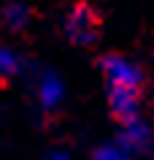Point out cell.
<instances>
[{
    "label": "cell",
    "instance_id": "5",
    "mask_svg": "<svg viewBox=\"0 0 154 160\" xmlns=\"http://www.w3.org/2000/svg\"><path fill=\"white\" fill-rule=\"evenodd\" d=\"M116 138L130 149L133 158H143V155H152L154 152V128L143 117L130 122V125H122Z\"/></svg>",
    "mask_w": 154,
    "mask_h": 160
},
{
    "label": "cell",
    "instance_id": "7",
    "mask_svg": "<svg viewBox=\"0 0 154 160\" xmlns=\"http://www.w3.org/2000/svg\"><path fill=\"white\" fill-rule=\"evenodd\" d=\"M92 160H135V158H133L130 149L114 136V138H108V141H100L92 149Z\"/></svg>",
    "mask_w": 154,
    "mask_h": 160
},
{
    "label": "cell",
    "instance_id": "3",
    "mask_svg": "<svg viewBox=\"0 0 154 160\" xmlns=\"http://www.w3.org/2000/svg\"><path fill=\"white\" fill-rule=\"evenodd\" d=\"M108 111L119 125H130L143 117V98L141 90H122V87H105Z\"/></svg>",
    "mask_w": 154,
    "mask_h": 160
},
{
    "label": "cell",
    "instance_id": "1",
    "mask_svg": "<svg viewBox=\"0 0 154 160\" xmlns=\"http://www.w3.org/2000/svg\"><path fill=\"white\" fill-rule=\"evenodd\" d=\"M62 33L73 46H92L100 38V17L89 3H76L62 19Z\"/></svg>",
    "mask_w": 154,
    "mask_h": 160
},
{
    "label": "cell",
    "instance_id": "8",
    "mask_svg": "<svg viewBox=\"0 0 154 160\" xmlns=\"http://www.w3.org/2000/svg\"><path fill=\"white\" fill-rule=\"evenodd\" d=\"M25 71V57L14 46H0V79H16Z\"/></svg>",
    "mask_w": 154,
    "mask_h": 160
},
{
    "label": "cell",
    "instance_id": "2",
    "mask_svg": "<svg viewBox=\"0 0 154 160\" xmlns=\"http://www.w3.org/2000/svg\"><path fill=\"white\" fill-rule=\"evenodd\" d=\"M100 73L105 87H122V90H141L143 92V82L146 73L143 68L133 62L124 54H103L100 57Z\"/></svg>",
    "mask_w": 154,
    "mask_h": 160
},
{
    "label": "cell",
    "instance_id": "9",
    "mask_svg": "<svg viewBox=\"0 0 154 160\" xmlns=\"http://www.w3.org/2000/svg\"><path fill=\"white\" fill-rule=\"evenodd\" d=\"M43 160H73V155H70L68 149H62V147H54V149L46 152V158Z\"/></svg>",
    "mask_w": 154,
    "mask_h": 160
},
{
    "label": "cell",
    "instance_id": "4",
    "mask_svg": "<svg viewBox=\"0 0 154 160\" xmlns=\"http://www.w3.org/2000/svg\"><path fill=\"white\" fill-rule=\"evenodd\" d=\"M35 101H38V109L43 114L60 111V106L65 103V82H62V76L57 71L43 68L35 76Z\"/></svg>",
    "mask_w": 154,
    "mask_h": 160
},
{
    "label": "cell",
    "instance_id": "6",
    "mask_svg": "<svg viewBox=\"0 0 154 160\" xmlns=\"http://www.w3.org/2000/svg\"><path fill=\"white\" fill-rule=\"evenodd\" d=\"M0 25L8 33H25L33 25V8L25 0H6L0 6Z\"/></svg>",
    "mask_w": 154,
    "mask_h": 160
}]
</instances>
